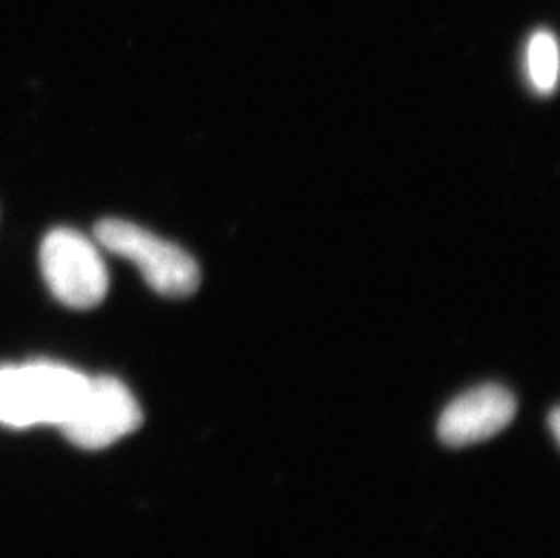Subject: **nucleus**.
Here are the masks:
<instances>
[{"label":"nucleus","instance_id":"obj_6","mask_svg":"<svg viewBox=\"0 0 560 558\" xmlns=\"http://www.w3.org/2000/svg\"><path fill=\"white\" fill-rule=\"evenodd\" d=\"M526 73L535 93L551 95L559 80V48L550 32H537L526 49Z\"/></svg>","mask_w":560,"mask_h":558},{"label":"nucleus","instance_id":"obj_7","mask_svg":"<svg viewBox=\"0 0 560 558\" xmlns=\"http://www.w3.org/2000/svg\"><path fill=\"white\" fill-rule=\"evenodd\" d=\"M559 408H556V410L551 411L550 416L551 432H553L556 439H559Z\"/></svg>","mask_w":560,"mask_h":558},{"label":"nucleus","instance_id":"obj_3","mask_svg":"<svg viewBox=\"0 0 560 558\" xmlns=\"http://www.w3.org/2000/svg\"><path fill=\"white\" fill-rule=\"evenodd\" d=\"M40 269L51 294L71 309L101 305L109 289V275L101 251L90 237L68 226L44 237Z\"/></svg>","mask_w":560,"mask_h":558},{"label":"nucleus","instance_id":"obj_1","mask_svg":"<svg viewBox=\"0 0 560 558\" xmlns=\"http://www.w3.org/2000/svg\"><path fill=\"white\" fill-rule=\"evenodd\" d=\"M88 375L54 361L0 367V425L60 427L74 410Z\"/></svg>","mask_w":560,"mask_h":558},{"label":"nucleus","instance_id":"obj_5","mask_svg":"<svg viewBox=\"0 0 560 558\" xmlns=\"http://www.w3.org/2000/svg\"><path fill=\"white\" fill-rule=\"evenodd\" d=\"M517 403L501 385H482L459 395L439 417V439L448 446L481 443L512 422Z\"/></svg>","mask_w":560,"mask_h":558},{"label":"nucleus","instance_id":"obj_4","mask_svg":"<svg viewBox=\"0 0 560 558\" xmlns=\"http://www.w3.org/2000/svg\"><path fill=\"white\" fill-rule=\"evenodd\" d=\"M142 425V408L122 381L90 377L84 394L60 425L63 435L84 450L112 446Z\"/></svg>","mask_w":560,"mask_h":558},{"label":"nucleus","instance_id":"obj_2","mask_svg":"<svg viewBox=\"0 0 560 558\" xmlns=\"http://www.w3.org/2000/svg\"><path fill=\"white\" fill-rule=\"evenodd\" d=\"M95 237L109 253L137 265L149 287L159 294L186 298L200 284V269L195 259L184 248L143 226L107 218L95 226Z\"/></svg>","mask_w":560,"mask_h":558}]
</instances>
